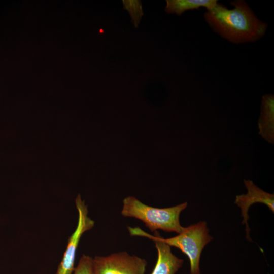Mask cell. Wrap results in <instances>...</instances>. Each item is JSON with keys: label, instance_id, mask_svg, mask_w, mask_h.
<instances>
[{"label": "cell", "instance_id": "cell-3", "mask_svg": "<svg viewBox=\"0 0 274 274\" xmlns=\"http://www.w3.org/2000/svg\"><path fill=\"white\" fill-rule=\"evenodd\" d=\"M207 223L201 221L184 227L178 235L162 240L167 245L179 248L189 258L190 274H200L199 261L204 246L213 238L209 234Z\"/></svg>", "mask_w": 274, "mask_h": 274}, {"label": "cell", "instance_id": "cell-1", "mask_svg": "<svg viewBox=\"0 0 274 274\" xmlns=\"http://www.w3.org/2000/svg\"><path fill=\"white\" fill-rule=\"evenodd\" d=\"M229 9L220 4L207 10L204 16L210 26L233 43L255 41L265 33L267 25L261 21L243 1H235Z\"/></svg>", "mask_w": 274, "mask_h": 274}, {"label": "cell", "instance_id": "cell-5", "mask_svg": "<svg viewBox=\"0 0 274 274\" xmlns=\"http://www.w3.org/2000/svg\"><path fill=\"white\" fill-rule=\"evenodd\" d=\"M75 204L78 213L77 226L68 239L67 245L56 274L73 273L76 251L81 237L84 232L92 229L94 225V221L88 215L87 206L79 194L76 198Z\"/></svg>", "mask_w": 274, "mask_h": 274}, {"label": "cell", "instance_id": "cell-8", "mask_svg": "<svg viewBox=\"0 0 274 274\" xmlns=\"http://www.w3.org/2000/svg\"><path fill=\"white\" fill-rule=\"evenodd\" d=\"M258 126L259 134L266 140L273 144L274 136V96H263Z\"/></svg>", "mask_w": 274, "mask_h": 274}, {"label": "cell", "instance_id": "cell-9", "mask_svg": "<svg viewBox=\"0 0 274 274\" xmlns=\"http://www.w3.org/2000/svg\"><path fill=\"white\" fill-rule=\"evenodd\" d=\"M166 2L165 11L178 15H181L185 11L197 9L200 7H205L209 10L218 4L216 0H167Z\"/></svg>", "mask_w": 274, "mask_h": 274}, {"label": "cell", "instance_id": "cell-4", "mask_svg": "<svg viewBox=\"0 0 274 274\" xmlns=\"http://www.w3.org/2000/svg\"><path fill=\"white\" fill-rule=\"evenodd\" d=\"M147 265L144 259L125 251L93 258L94 274H145Z\"/></svg>", "mask_w": 274, "mask_h": 274}, {"label": "cell", "instance_id": "cell-7", "mask_svg": "<svg viewBox=\"0 0 274 274\" xmlns=\"http://www.w3.org/2000/svg\"><path fill=\"white\" fill-rule=\"evenodd\" d=\"M247 189L246 194L238 195L236 196L235 203L241 209L243 217V224H246L247 238L250 240L249 232L250 229L248 225V211L250 207L255 203H262L266 204L273 213L274 212V195L267 193L255 185L249 180H244Z\"/></svg>", "mask_w": 274, "mask_h": 274}, {"label": "cell", "instance_id": "cell-10", "mask_svg": "<svg viewBox=\"0 0 274 274\" xmlns=\"http://www.w3.org/2000/svg\"><path fill=\"white\" fill-rule=\"evenodd\" d=\"M73 274H94L93 258L88 255H83Z\"/></svg>", "mask_w": 274, "mask_h": 274}, {"label": "cell", "instance_id": "cell-2", "mask_svg": "<svg viewBox=\"0 0 274 274\" xmlns=\"http://www.w3.org/2000/svg\"><path fill=\"white\" fill-rule=\"evenodd\" d=\"M123 204L121 212L122 216L140 220L152 232L161 229L179 234L183 229L179 217L187 207V202L172 207L157 208L147 206L133 196H128L123 199Z\"/></svg>", "mask_w": 274, "mask_h": 274}, {"label": "cell", "instance_id": "cell-6", "mask_svg": "<svg viewBox=\"0 0 274 274\" xmlns=\"http://www.w3.org/2000/svg\"><path fill=\"white\" fill-rule=\"evenodd\" d=\"M131 236L146 237L155 242L158 257L155 266L151 274H175L182 266L184 260L174 255L170 246L166 244L157 231L152 235L139 227H127Z\"/></svg>", "mask_w": 274, "mask_h": 274}]
</instances>
